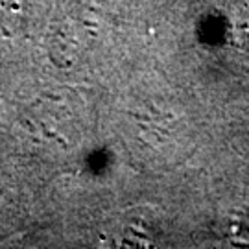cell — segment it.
I'll return each mask as SVG.
<instances>
[{"instance_id": "1", "label": "cell", "mask_w": 249, "mask_h": 249, "mask_svg": "<svg viewBox=\"0 0 249 249\" xmlns=\"http://www.w3.org/2000/svg\"><path fill=\"white\" fill-rule=\"evenodd\" d=\"M11 36H13V32L6 26V20H2V17H0V50L11 39Z\"/></svg>"}]
</instances>
